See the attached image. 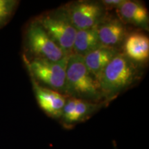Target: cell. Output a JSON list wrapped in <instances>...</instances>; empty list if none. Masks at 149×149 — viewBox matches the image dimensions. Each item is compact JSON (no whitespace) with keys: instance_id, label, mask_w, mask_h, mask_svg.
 I'll return each instance as SVG.
<instances>
[{"instance_id":"cell-1","label":"cell","mask_w":149,"mask_h":149,"mask_svg":"<svg viewBox=\"0 0 149 149\" xmlns=\"http://www.w3.org/2000/svg\"><path fill=\"white\" fill-rule=\"evenodd\" d=\"M65 96L94 103L103 100L98 81L86 66L84 57L71 54L68 57L65 81Z\"/></svg>"},{"instance_id":"cell-2","label":"cell","mask_w":149,"mask_h":149,"mask_svg":"<svg viewBox=\"0 0 149 149\" xmlns=\"http://www.w3.org/2000/svg\"><path fill=\"white\" fill-rule=\"evenodd\" d=\"M138 71L135 62L125 54L117 53L107 65L98 79L103 99L111 101L137 79Z\"/></svg>"},{"instance_id":"cell-3","label":"cell","mask_w":149,"mask_h":149,"mask_svg":"<svg viewBox=\"0 0 149 149\" xmlns=\"http://www.w3.org/2000/svg\"><path fill=\"white\" fill-rule=\"evenodd\" d=\"M68 57L69 55L65 56L59 61L35 57L28 60L24 56V61L31 78L43 86L63 94Z\"/></svg>"},{"instance_id":"cell-4","label":"cell","mask_w":149,"mask_h":149,"mask_svg":"<svg viewBox=\"0 0 149 149\" xmlns=\"http://www.w3.org/2000/svg\"><path fill=\"white\" fill-rule=\"evenodd\" d=\"M37 21L66 55L73 54L77 30L72 24L65 8L44 14Z\"/></svg>"},{"instance_id":"cell-5","label":"cell","mask_w":149,"mask_h":149,"mask_svg":"<svg viewBox=\"0 0 149 149\" xmlns=\"http://www.w3.org/2000/svg\"><path fill=\"white\" fill-rule=\"evenodd\" d=\"M26 43L28 48L35 58L59 61L67 56L37 20L32 22L28 28Z\"/></svg>"},{"instance_id":"cell-6","label":"cell","mask_w":149,"mask_h":149,"mask_svg":"<svg viewBox=\"0 0 149 149\" xmlns=\"http://www.w3.org/2000/svg\"><path fill=\"white\" fill-rule=\"evenodd\" d=\"M72 24L77 31L95 26L102 22L104 7L93 1H78L65 8Z\"/></svg>"},{"instance_id":"cell-7","label":"cell","mask_w":149,"mask_h":149,"mask_svg":"<svg viewBox=\"0 0 149 149\" xmlns=\"http://www.w3.org/2000/svg\"><path fill=\"white\" fill-rule=\"evenodd\" d=\"M102 104L66 97V103L60 117L61 123L65 127L71 128L78 123L88 119L102 107Z\"/></svg>"},{"instance_id":"cell-8","label":"cell","mask_w":149,"mask_h":149,"mask_svg":"<svg viewBox=\"0 0 149 149\" xmlns=\"http://www.w3.org/2000/svg\"><path fill=\"white\" fill-rule=\"evenodd\" d=\"M31 82L35 97L41 109L49 117L60 119L66 103V96L43 86L33 78H31Z\"/></svg>"},{"instance_id":"cell-9","label":"cell","mask_w":149,"mask_h":149,"mask_svg":"<svg viewBox=\"0 0 149 149\" xmlns=\"http://www.w3.org/2000/svg\"><path fill=\"white\" fill-rule=\"evenodd\" d=\"M97 29L100 44L104 47L115 48L126 35V28L119 19L101 22L97 26Z\"/></svg>"},{"instance_id":"cell-10","label":"cell","mask_w":149,"mask_h":149,"mask_svg":"<svg viewBox=\"0 0 149 149\" xmlns=\"http://www.w3.org/2000/svg\"><path fill=\"white\" fill-rule=\"evenodd\" d=\"M117 53L116 48L102 46L84 57L86 66L97 81H98L102 72Z\"/></svg>"},{"instance_id":"cell-11","label":"cell","mask_w":149,"mask_h":149,"mask_svg":"<svg viewBox=\"0 0 149 149\" xmlns=\"http://www.w3.org/2000/svg\"><path fill=\"white\" fill-rule=\"evenodd\" d=\"M117 11L120 17L124 22L133 24L136 26L148 29V12L141 3L125 0L117 8Z\"/></svg>"},{"instance_id":"cell-12","label":"cell","mask_w":149,"mask_h":149,"mask_svg":"<svg viewBox=\"0 0 149 149\" xmlns=\"http://www.w3.org/2000/svg\"><path fill=\"white\" fill-rule=\"evenodd\" d=\"M97 26L77 31L73 44V54L84 57L102 47L99 40Z\"/></svg>"},{"instance_id":"cell-13","label":"cell","mask_w":149,"mask_h":149,"mask_svg":"<svg viewBox=\"0 0 149 149\" xmlns=\"http://www.w3.org/2000/svg\"><path fill=\"white\" fill-rule=\"evenodd\" d=\"M125 55L133 61H146L149 57V40L146 35L133 33L126 39Z\"/></svg>"},{"instance_id":"cell-14","label":"cell","mask_w":149,"mask_h":149,"mask_svg":"<svg viewBox=\"0 0 149 149\" xmlns=\"http://www.w3.org/2000/svg\"><path fill=\"white\" fill-rule=\"evenodd\" d=\"M17 1L0 0V24L9 18L13 11Z\"/></svg>"},{"instance_id":"cell-15","label":"cell","mask_w":149,"mask_h":149,"mask_svg":"<svg viewBox=\"0 0 149 149\" xmlns=\"http://www.w3.org/2000/svg\"><path fill=\"white\" fill-rule=\"evenodd\" d=\"M125 1V0H104L102 1V4L106 8H117L120 5Z\"/></svg>"}]
</instances>
